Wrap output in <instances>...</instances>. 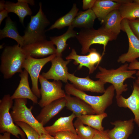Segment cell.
Instances as JSON below:
<instances>
[{
	"mask_svg": "<svg viewBox=\"0 0 139 139\" xmlns=\"http://www.w3.org/2000/svg\"><path fill=\"white\" fill-rule=\"evenodd\" d=\"M128 65L127 63H125L116 69L109 70L99 66V71L96 74L95 77L105 84H111L116 91V98L128 90V85L124 84L125 81L129 78H136L133 75L135 74L137 71L128 70Z\"/></svg>",
	"mask_w": 139,
	"mask_h": 139,
	"instance_id": "1",
	"label": "cell"
},
{
	"mask_svg": "<svg viewBox=\"0 0 139 139\" xmlns=\"http://www.w3.org/2000/svg\"><path fill=\"white\" fill-rule=\"evenodd\" d=\"M27 56L22 48L18 44L5 47L0 57V71L4 78L8 79L16 73L22 72Z\"/></svg>",
	"mask_w": 139,
	"mask_h": 139,
	"instance_id": "2",
	"label": "cell"
},
{
	"mask_svg": "<svg viewBox=\"0 0 139 139\" xmlns=\"http://www.w3.org/2000/svg\"><path fill=\"white\" fill-rule=\"evenodd\" d=\"M64 89L66 94L78 97L90 105L96 114L105 112L106 109L112 103L115 95V89L112 85L109 86L103 94L100 96L88 94L68 83L65 85Z\"/></svg>",
	"mask_w": 139,
	"mask_h": 139,
	"instance_id": "3",
	"label": "cell"
},
{
	"mask_svg": "<svg viewBox=\"0 0 139 139\" xmlns=\"http://www.w3.org/2000/svg\"><path fill=\"white\" fill-rule=\"evenodd\" d=\"M76 37L81 46L82 54L85 55L89 52L92 45L98 44L103 46L102 55L103 56L108 42L116 39L117 37L107 32L100 27L97 30L93 28H82L77 33Z\"/></svg>",
	"mask_w": 139,
	"mask_h": 139,
	"instance_id": "4",
	"label": "cell"
},
{
	"mask_svg": "<svg viewBox=\"0 0 139 139\" xmlns=\"http://www.w3.org/2000/svg\"><path fill=\"white\" fill-rule=\"evenodd\" d=\"M39 5L38 12L35 15L31 16L30 21L22 36L24 45L46 39L45 29L50 24V22L43 12L41 2Z\"/></svg>",
	"mask_w": 139,
	"mask_h": 139,
	"instance_id": "5",
	"label": "cell"
},
{
	"mask_svg": "<svg viewBox=\"0 0 139 139\" xmlns=\"http://www.w3.org/2000/svg\"><path fill=\"white\" fill-rule=\"evenodd\" d=\"M27 99L19 98L14 99V105L10 114L14 122L22 121L33 128L40 136L48 133L44 126L33 115L31 110L33 107L28 108L26 106Z\"/></svg>",
	"mask_w": 139,
	"mask_h": 139,
	"instance_id": "6",
	"label": "cell"
},
{
	"mask_svg": "<svg viewBox=\"0 0 139 139\" xmlns=\"http://www.w3.org/2000/svg\"><path fill=\"white\" fill-rule=\"evenodd\" d=\"M13 100L10 94H5L0 100V132H8L19 138L26 139L24 132L14 123L10 110L13 107Z\"/></svg>",
	"mask_w": 139,
	"mask_h": 139,
	"instance_id": "7",
	"label": "cell"
},
{
	"mask_svg": "<svg viewBox=\"0 0 139 139\" xmlns=\"http://www.w3.org/2000/svg\"><path fill=\"white\" fill-rule=\"evenodd\" d=\"M39 80L41 85V99L38 103L41 107L43 108L55 100L65 97L66 94L62 89L61 81H49L41 74Z\"/></svg>",
	"mask_w": 139,
	"mask_h": 139,
	"instance_id": "8",
	"label": "cell"
},
{
	"mask_svg": "<svg viewBox=\"0 0 139 139\" xmlns=\"http://www.w3.org/2000/svg\"><path fill=\"white\" fill-rule=\"evenodd\" d=\"M56 56L54 54L42 58H37L27 55L22 66L23 68L29 75L31 81V90L33 93L38 98L41 97L38 86V81L41 71L45 65Z\"/></svg>",
	"mask_w": 139,
	"mask_h": 139,
	"instance_id": "9",
	"label": "cell"
},
{
	"mask_svg": "<svg viewBox=\"0 0 139 139\" xmlns=\"http://www.w3.org/2000/svg\"><path fill=\"white\" fill-rule=\"evenodd\" d=\"M121 28V30L125 32L127 35L129 48L127 52L120 56L117 61L122 63L127 62L130 63L139 57V39L131 30L127 19H123Z\"/></svg>",
	"mask_w": 139,
	"mask_h": 139,
	"instance_id": "10",
	"label": "cell"
},
{
	"mask_svg": "<svg viewBox=\"0 0 139 139\" xmlns=\"http://www.w3.org/2000/svg\"><path fill=\"white\" fill-rule=\"evenodd\" d=\"M71 60H65L62 57L56 56L50 61L51 66L49 70L46 72L42 73L41 75L47 80L62 81L67 83L68 73L67 65Z\"/></svg>",
	"mask_w": 139,
	"mask_h": 139,
	"instance_id": "11",
	"label": "cell"
},
{
	"mask_svg": "<svg viewBox=\"0 0 139 139\" xmlns=\"http://www.w3.org/2000/svg\"><path fill=\"white\" fill-rule=\"evenodd\" d=\"M67 78L68 80L75 87L84 92L103 93L106 90L104 83L99 80H93L89 76L84 78L80 77L68 72Z\"/></svg>",
	"mask_w": 139,
	"mask_h": 139,
	"instance_id": "12",
	"label": "cell"
},
{
	"mask_svg": "<svg viewBox=\"0 0 139 139\" xmlns=\"http://www.w3.org/2000/svg\"><path fill=\"white\" fill-rule=\"evenodd\" d=\"M27 55L37 58L56 54V49L50 41L45 39L24 45L22 47Z\"/></svg>",
	"mask_w": 139,
	"mask_h": 139,
	"instance_id": "13",
	"label": "cell"
},
{
	"mask_svg": "<svg viewBox=\"0 0 139 139\" xmlns=\"http://www.w3.org/2000/svg\"><path fill=\"white\" fill-rule=\"evenodd\" d=\"M116 99L118 107L131 110L134 115V122L139 127V85L134 82L132 92L128 97L125 98L120 95Z\"/></svg>",
	"mask_w": 139,
	"mask_h": 139,
	"instance_id": "14",
	"label": "cell"
},
{
	"mask_svg": "<svg viewBox=\"0 0 139 139\" xmlns=\"http://www.w3.org/2000/svg\"><path fill=\"white\" fill-rule=\"evenodd\" d=\"M134 119L127 120H118L111 124L114 125L111 130L107 129L108 135L110 139H128L134 128Z\"/></svg>",
	"mask_w": 139,
	"mask_h": 139,
	"instance_id": "15",
	"label": "cell"
},
{
	"mask_svg": "<svg viewBox=\"0 0 139 139\" xmlns=\"http://www.w3.org/2000/svg\"><path fill=\"white\" fill-rule=\"evenodd\" d=\"M66 105L65 98L55 100L43 107L36 118L44 126L61 111Z\"/></svg>",
	"mask_w": 139,
	"mask_h": 139,
	"instance_id": "16",
	"label": "cell"
},
{
	"mask_svg": "<svg viewBox=\"0 0 139 139\" xmlns=\"http://www.w3.org/2000/svg\"><path fill=\"white\" fill-rule=\"evenodd\" d=\"M66 107L72 111L76 117L85 115H94L95 112L88 104L80 98L66 94L65 98Z\"/></svg>",
	"mask_w": 139,
	"mask_h": 139,
	"instance_id": "17",
	"label": "cell"
},
{
	"mask_svg": "<svg viewBox=\"0 0 139 139\" xmlns=\"http://www.w3.org/2000/svg\"><path fill=\"white\" fill-rule=\"evenodd\" d=\"M28 74L24 69L19 74L20 80L19 85L11 97L13 100L19 98L28 99L33 103H37L38 98L33 93L29 86Z\"/></svg>",
	"mask_w": 139,
	"mask_h": 139,
	"instance_id": "18",
	"label": "cell"
},
{
	"mask_svg": "<svg viewBox=\"0 0 139 139\" xmlns=\"http://www.w3.org/2000/svg\"><path fill=\"white\" fill-rule=\"evenodd\" d=\"M123 19L118 9L115 10L109 13L101 23V27L117 37L121 30V23Z\"/></svg>",
	"mask_w": 139,
	"mask_h": 139,
	"instance_id": "19",
	"label": "cell"
},
{
	"mask_svg": "<svg viewBox=\"0 0 139 139\" xmlns=\"http://www.w3.org/2000/svg\"><path fill=\"white\" fill-rule=\"evenodd\" d=\"M76 117L73 113L67 116L61 117L52 125L44 127L48 134L53 136L56 133L64 131H70L77 134L73 121Z\"/></svg>",
	"mask_w": 139,
	"mask_h": 139,
	"instance_id": "20",
	"label": "cell"
},
{
	"mask_svg": "<svg viewBox=\"0 0 139 139\" xmlns=\"http://www.w3.org/2000/svg\"><path fill=\"white\" fill-rule=\"evenodd\" d=\"M120 5L112 0H96L92 9L101 23L111 12L118 9Z\"/></svg>",
	"mask_w": 139,
	"mask_h": 139,
	"instance_id": "21",
	"label": "cell"
},
{
	"mask_svg": "<svg viewBox=\"0 0 139 139\" xmlns=\"http://www.w3.org/2000/svg\"><path fill=\"white\" fill-rule=\"evenodd\" d=\"M97 17L92 9L78 12L71 26L73 28H93Z\"/></svg>",
	"mask_w": 139,
	"mask_h": 139,
	"instance_id": "22",
	"label": "cell"
},
{
	"mask_svg": "<svg viewBox=\"0 0 139 139\" xmlns=\"http://www.w3.org/2000/svg\"><path fill=\"white\" fill-rule=\"evenodd\" d=\"M5 9L8 13L12 12L19 17L20 22L24 24V18L28 15L31 16L32 11L28 4L21 2L19 0L15 3L10 1L5 2Z\"/></svg>",
	"mask_w": 139,
	"mask_h": 139,
	"instance_id": "23",
	"label": "cell"
},
{
	"mask_svg": "<svg viewBox=\"0 0 139 139\" xmlns=\"http://www.w3.org/2000/svg\"><path fill=\"white\" fill-rule=\"evenodd\" d=\"M5 38L12 39L16 41L21 47L24 45V41L22 36L20 35L15 24L9 16L7 18L4 28L0 30V39Z\"/></svg>",
	"mask_w": 139,
	"mask_h": 139,
	"instance_id": "24",
	"label": "cell"
},
{
	"mask_svg": "<svg viewBox=\"0 0 139 139\" xmlns=\"http://www.w3.org/2000/svg\"><path fill=\"white\" fill-rule=\"evenodd\" d=\"M74 28L70 25L67 31L62 35L57 36L51 37L50 41L56 47V55L57 56L62 57V53L67 46L66 43L70 38L76 37L77 33L74 30Z\"/></svg>",
	"mask_w": 139,
	"mask_h": 139,
	"instance_id": "25",
	"label": "cell"
},
{
	"mask_svg": "<svg viewBox=\"0 0 139 139\" xmlns=\"http://www.w3.org/2000/svg\"><path fill=\"white\" fill-rule=\"evenodd\" d=\"M107 116V114L104 112L96 115H83L77 118L84 124L90 126L96 130L102 131L104 130V128L102 125V121L103 119Z\"/></svg>",
	"mask_w": 139,
	"mask_h": 139,
	"instance_id": "26",
	"label": "cell"
},
{
	"mask_svg": "<svg viewBox=\"0 0 139 139\" xmlns=\"http://www.w3.org/2000/svg\"><path fill=\"white\" fill-rule=\"evenodd\" d=\"M66 59L67 60H74V64L76 65H79L77 67L78 70L81 69L84 66L87 67L89 70V74L92 73L97 68L91 63L88 55H79L74 49H72L71 53Z\"/></svg>",
	"mask_w": 139,
	"mask_h": 139,
	"instance_id": "27",
	"label": "cell"
},
{
	"mask_svg": "<svg viewBox=\"0 0 139 139\" xmlns=\"http://www.w3.org/2000/svg\"><path fill=\"white\" fill-rule=\"evenodd\" d=\"M79 9L77 7L76 4H74L69 12L57 20L46 31L55 28L60 29L71 25Z\"/></svg>",
	"mask_w": 139,
	"mask_h": 139,
	"instance_id": "28",
	"label": "cell"
},
{
	"mask_svg": "<svg viewBox=\"0 0 139 139\" xmlns=\"http://www.w3.org/2000/svg\"><path fill=\"white\" fill-rule=\"evenodd\" d=\"M123 19L132 20L139 19V3L133 1L121 4L118 9Z\"/></svg>",
	"mask_w": 139,
	"mask_h": 139,
	"instance_id": "29",
	"label": "cell"
},
{
	"mask_svg": "<svg viewBox=\"0 0 139 139\" xmlns=\"http://www.w3.org/2000/svg\"><path fill=\"white\" fill-rule=\"evenodd\" d=\"M77 134L81 139H92L95 129L84 124L77 118L73 123Z\"/></svg>",
	"mask_w": 139,
	"mask_h": 139,
	"instance_id": "30",
	"label": "cell"
},
{
	"mask_svg": "<svg viewBox=\"0 0 139 139\" xmlns=\"http://www.w3.org/2000/svg\"><path fill=\"white\" fill-rule=\"evenodd\" d=\"M24 132L28 139H39L40 135L29 124L22 121L15 122Z\"/></svg>",
	"mask_w": 139,
	"mask_h": 139,
	"instance_id": "31",
	"label": "cell"
},
{
	"mask_svg": "<svg viewBox=\"0 0 139 139\" xmlns=\"http://www.w3.org/2000/svg\"><path fill=\"white\" fill-rule=\"evenodd\" d=\"M54 136L55 139H81L77 134L70 131L57 132Z\"/></svg>",
	"mask_w": 139,
	"mask_h": 139,
	"instance_id": "32",
	"label": "cell"
},
{
	"mask_svg": "<svg viewBox=\"0 0 139 139\" xmlns=\"http://www.w3.org/2000/svg\"><path fill=\"white\" fill-rule=\"evenodd\" d=\"M88 55L90 59L91 63L94 66L97 64V66L103 56L95 48L90 49Z\"/></svg>",
	"mask_w": 139,
	"mask_h": 139,
	"instance_id": "33",
	"label": "cell"
},
{
	"mask_svg": "<svg viewBox=\"0 0 139 139\" xmlns=\"http://www.w3.org/2000/svg\"><path fill=\"white\" fill-rule=\"evenodd\" d=\"M128 21L131 30L139 39V19Z\"/></svg>",
	"mask_w": 139,
	"mask_h": 139,
	"instance_id": "34",
	"label": "cell"
},
{
	"mask_svg": "<svg viewBox=\"0 0 139 139\" xmlns=\"http://www.w3.org/2000/svg\"><path fill=\"white\" fill-rule=\"evenodd\" d=\"M92 139H110L106 130L100 131L95 129L94 135Z\"/></svg>",
	"mask_w": 139,
	"mask_h": 139,
	"instance_id": "35",
	"label": "cell"
},
{
	"mask_svg": "<svg viewBox=\"0 0 139 139\" xmlns=\"http://www.w3.org/2000/svg\"><path fill=\"white\" fill-rule=\"evenodd\" d=\"M128 69L130 70H137L136 75L139 76V61L136 59L130 63L128 65Z\"/></svg>",
	"mask_w": 139,
	"mask_h": 139,
	"instance_id": "36",
	"label": "cell"
},
{
	"mask_svg": "<svg viewBox=\"0 0 139 139\" xmlns=\"http://www.w3.org/2000/svg\"><path fill=\"white\" fill-rule=\"evenodd\" d=\"M96 1V0H83V9L86 10L90 9H92Z\"/></svg>",
	"mask_w": 139,
	"mask_h": 139,
	"instance_id": "37",
	"label": "cell"
},
{
	"mask_svg": "<svg viewBox=\"0 0 139 139\" xmlns=\"http://www.w3.org/2000/svg\"><path fill=\"white\" fill-rule=\"evenodd\" d=\"M8 12L7 10L4 9L0 11V25H1L3 21L6 18H7L8 16Z\"/></svg>",
	"mask_w": 139,
	"mask_h": 139,
	"instance_id": "38",
	"label": "cell"
},
{
	"mask_svg": "<svg viewBox=\"0 0 139 139\" xmlns=\"http://www.w3.org/2000/svg\"><path fill=\"white\" fill-rule=\"evenodd\" d=\"M39 139H55L54 136H53L48 133L44 134L40 136Z\"/></svg>",
	"mask_w": 139,
	"mask_h": 139,
	"instance_id": "39",
	"label": "cell"
},
{
	"mask_svg": "<svg viewBox=\"0 0 139 139\" xmlns=\"http://www.w3.org/2000/svg\"><path fill=\"white\" fill-rule=\"evenodd\" d=\"M115 2L118 3L120 4H126L133 1L129 0H112Z\"/></svg>",
	"mask_w": 139,
	"mask_h": 139,
	"instance_id": "40",
	"label": "cell"
},
{
	"mask_svg": "<svg viewBox=\"0 0 139 139\" xmlns=\"http://www.w3.org/2000/svg\"><path fill=\"white\" fill-rule=\"evenodd\" d=\"M20 1L33 6L35 5V1L33 0H19Z\"/></svg>",
	"mask_w": 139,
	"mask_h": 139,
	"instance_id": "41",
	"label": "cell"
},
{
	"mask_svg": "<svg viewBox=\"0 0 139 139\" xmlns=\"http://www.w3.org/2000/svg\"><path fill=\"white\" fill-rule=\"evenodd\" d=\"M5 2L4 0H1L0 1V11L5 9Z\"/></svg>",
	"mask_w": 139,
	"mask_h": 139,
	"instance_id": "42",
	"label": "cell"
},
{
	"mask_svg": "<svg viewBox=\"0 0 139 139\" xmlns=\"http://www.w3.org/2000/svg\"><path fill=\"white\" fill-rule=\"evenodd\" d=\"M135 83L136 84L139 85V76H138L136 79Z\"/></svg>",
	"mask_w": 139,
	"mask_h": 139,
	"instance_id": "43",
	"label": "cell"
},
{
	"mask_svg": "<svg viewBox=\"0 0 139 139\" xmlns=\"http://www.w3.org/2000/svg\"><path fill=\"white\" fill-rule=\"evenodd\" d=\"M133 2H135L139 3V0H133Z\"/></svg>",
	"mask_w": 139,
	"mask_h": 139,
	"instance_id": "44",
	"label": "cell"
},
{
	"mask_svg": "<svg viewBox=\"0 0 139 139\" xmlns=\"http://www.w3.org/2000/svg\"><path fill=\"white\" fill-rule=\"evenodd\" d=\"M3 45H1L0 46V49H2V48L3 47Z\"/></svg>",
	"mask_w": 139,
	"mask_h": 139,
	"instance_id": "45",
	"label": "cell"
}]
</instances>
